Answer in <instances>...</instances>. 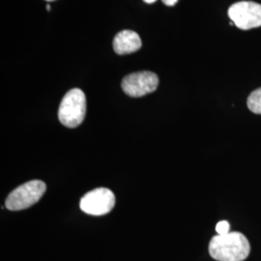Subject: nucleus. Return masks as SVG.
Masks as SVG:
<instances>
[{"label": "nucleus", "mask_w": 261, "mask_h": 261, "mask_svg": "<svg viewBox=\"0 0 261 261\" xmlns=\"http://www.w3.org/2000/svg\"><path fill=\"white\" fill-rule=\"evenodd\" d=\"M250 251V243L240 232L216 235L209 244V253L218 261L245 260Z\"/></svg>", "instance_id": "1"}, {"label": "nucleus", "mask_w": 261, "mask_h": 261, "mask_svg": "<svg viewBox=\"0 0 261 261\" xmlns=\"http://www.w3.org/2000/svg\"><path fill=\"white\" fill-rule=\"evenodd\" d=\"M86 113V98L84 91L74 88L65 94L59 110V121L68 128H75L84 120Z\"/></svg>", "instance_id": "2"}, {"label": "nucleus", "mask_w": 261, "mask_h": 261, "mask_svg": "<svg viewBox=\"0 0 261 261\" xmlns=\"http://www.w3.org/2000/svg\"><path fill=\"white\" fill-rule=\"evenodd\" d=\"M47 186L41 180H32L18 187L10 194L5 206L11 211H19L29 208L42 198L46 193Z\"/></svg>", "instance_id": "3"}, {"label": "nucleus", "mask_w": 261, "mask_h": 261, "mask_svg": "<svg viewBox=\"0 0 261 261\" xmlns=\"http://www.w3.org/2000/svg\"><path fill=\"white\" fill-rule=\"evenodd\" d=\"M228 17L242 30L261 27V4L252 1H240L228 9Z\"/></svg>", "instance_id": "4"}, {"label": "nucleus", "mask_w": 261, "mask_h": 261, "mask_svg": "<svg viewBox=\"0 0 261 261\" xmlns=\"http://www.w3.org/2000/svg\"><path fill=\"white\" fill-rule=\"evenodd\" d=\"M115 204V196L107 188H98L81 199L80 207L86 214L103 216L110 213Z\"/></svg>", "instance_id": "5"}, {"label": "nucleus", "mask_w": 261, "mask_h": 261, "mask_svg": "<svg viewBox=\"0 0 261 261\" xmlns=\"http://www.w3.org/2000/svg\"><path fill=\"white\" fill-rule=\"evenodd\" d=\"M158 85V75L148 71L126 75L121 84L123 91L134 98H139L154 92Z\"/></svg>", "instance_id": "6"}, {"label": "nucleus", "mask_w": 261, "mask_h": 261, "mask_svg": "<svg viewBox=\"0 0 261 261\" xmlns=\"http://www.w3.org/2000/svg\"><path fill=\"white\" fill-rule=\"evenodd\" d=\"M142 43L139 34L132 30H123L113 39V49L119 56L138 51Z\"/></svg>", "instance_id": "7"}, {"label": "nucleus", "mask_w": 261, "mask_h": 261, "mask_svg": "<svg viewBox=\"0 0 261 261\" xmlns=\"http://www.w3.org/2000/svg\"><path fill=\"white\" fill-rule=\"evenodd\" d=\"M247 106L251 112L261 115V87L250 94L247 100Z\"/></svg>", "instance_id": "8"}, {"label": "nucleus", "mask_w": 261, "mask_h": 261, "mask_svg": "<svg viewBox=\"0 0 261 261\" xmlns=\"http://www.w3.org/2000/svg\"><path fill=\"white\" fill-rule=\"evenodd\" d=\"M229 229H230V225L226 221H222L216 225V231L218 235H225L229 233Z\"/></svg>", "instance_id": "9"}, {"label": "nucleus", "mask_w": 261, "mask_h": 261, "mask_svg": "<svg viewBox=\"0 0 261 261\" xmlns=\"http://www.w3.org/2000/svg\"><path fill=\"white\" fill-rule=\"evenodd\" d=\"M162 1H163V3H164L165 5L169 6V7L174 6L178 2V0H162Z\"/></svg>", "instance_id": "10"}, {"label": "nucleus", "mask_w": 261, "mask_h": 261, "mask_svg": "<svg viewBox=\"0 0 261 261\" xmlns=\"http://www.w3.org/2000/svg\"><path fill=\"white\" fill-rule=\"evenodd\" d=\"M144 2H146V3H148V4H151V3H154L155 1H157V0H143Z\"/></svg>", "instance_id": "11"}, {"label": "nucleus", "mask_w": 261, "mask_h": 261, "mask_svg": "<svg viewBox=\"0 0 261 261\" xmlns=\"http://www.w3.org/2000/svg\"><path fill=\"white\" fill-rule=\"evenodd\" d=\"M50 9H51V8H50V6H49V5H47V11H50Z\"/></svg>", "instance_id": "12"}, {"label": "nucleus", "mask_w": 261, "mask_h": 261, "mask_svg": "<svg viewBox=\"0 0 261 261\" xmlns=\"http://www.w3.org/2000/svg\"><path fill=\"white\" fill-rule=\"evenodd\" d=\"M46 1H55V0H46Z\"/></svg>", "instance_id": "13"}]
</instances>
